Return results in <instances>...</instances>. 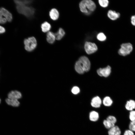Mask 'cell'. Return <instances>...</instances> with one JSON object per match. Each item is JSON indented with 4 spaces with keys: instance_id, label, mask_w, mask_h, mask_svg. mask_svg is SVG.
<instances>
[{
    "instance_id": "cell-1",
    "label": "cell",
    "mask_w": 135,
    "mask_h": 135,
    "mask_svg": "<svg viewBox=\"0 0 135 135\" xmlns=\"http://www.w3.org/2000/svg\"><path fill=\"white\" fill-rule=\"evenodd\" d=\"M17 12L28 18H33L35 13V9L28 5L32 2L31 0H14Z\"/></svg>"
},
{
    "instance_id": "cell-2",
    "label": "cell",
    "mask_w": 135,
    "mask_h": 135,
    "mask_svg": "<svg viewBox=\"0 0 135 135\" xmlns=\"http://www.w3.org/2000/svg\"><path fill=\"white\" fill-rule=\"evenodd\" d=\"M79 6L80 11L86 15L90 14L96 8L95 4L91 0H82L80 3Z\"/></svg>"
},
{
    "instance_id": "cell-3",
    "label": "cell",
    "mask_w": 135,
    "mask_h": 135,
    "mask_svg": "<svg viewBox=\"0 0 135 135\" xmlns=\"http://www.w3.org/2000/svg\"><path fill=\"white\" fill-rule=\"evenodd\" d=\"M24 48L27 51H32L36 48L37 45L36 38L32 36L25 39L24 40Z\"/></svg>"
},
{
    "instance_id": "cell-4",
    "label": "cell",
    "mask_w": 135,
    "mask_h": 135,
    "mask_svg": "<svg viewBox=\"0 0 135 135\" xmlns=\"http://www.w3.org/2000/svg\"><path fill=\"white\" fill-rule=\"evenodd\" d=\"M132 50V46L131 43L129 42L123 43L121 45L118 53L120 56H126L129 54Z\"/></svg>"
},
{
    "instance_id": "cell-5",
    "label": "cell",
    "mask_w": 135,
    "mask_h": 135,
    "mask_svg": "<svg viewBox=\"0 0 135 135\" xmlns=\"http://www.w3.org/2000/svg\"><path fill=\"white\" fill-rule=\"evenodd\" d=\"M84 47L86 52L88 54L93 53L98 50L97 46L96 44L90 42H86Z\"/></svg>"
},
{
    "instance_id": "cell-6",
    "label": "cell",
    "mask_w": 135,
    "mask_h": 135,
    "mask_svg": "<svg viewBox=\"0 0 135 135\" xmlns=\"http://www.w3.org/2000/svg\"><path fill=\"white\" fill-rule=\"evenodd\" d=\"M78 60L81 63L85 72H87L89 70L90 64L88 58L85 56H82L79 58Z\"/></svg>"
},
{
    "instance_id": "cell-7",
    "label": "cell",
    "mask_w": 135,
    "mask_h": 135,
    "mask_svg": "<svg viewBox=\"0 0 135 135\" xmlns=\"http://www.w3.org/2000/svg\"><path fill=\"white\" fill-rule=\"evenodd\" d=\"M97 73L100 76L106 77L109 76L111 72V68L110 66L103 68H100L97 70Z\"/></svg>"
},
{
    "instance_id": "cell-8",
    "label": "cell",
    "mask_w": 135,
    "mask_h": 135,
    "mask_svg": "<svg viewBox=\"0 0 135 135\" xmlns=\"http://www.w3.org/2000/svg\"><path fill=\"white\" fill-rule=\"evenodd\" d=\"M108 135H121L122 132L119 127L115 125L108 130Z\"/></svg>"
},
{
    "instance_id": "cell-9",
    "label": "cell",
    "mask_w": 135,
    "mask_h": 135,
    "mask_svg": "<svg viewBox=\"0 0 135 135\" xmlns=\"http://www.w3.org/2000/svg\"><path fill=\"white\" fill-rule=\"evenodd\" d=\"M8 98L17 100L21 98L22 97L21 93L16 90L11 91L8 93Z\"/></svg>"
},
{
    "instance_id": "cell-10",
    "label": "cell",
    "mask_w": 135,
    "mask_h": 135,
    "mask_svg": "<svg viewBox=\"0 0 135 135\" xmlns=\"http://www.w3.org/2000/svg\"><path fill=\"white\" fill-rule=\"evenodd\" d=\"M102 102L100 98L98 96H96L93 98L92 99L91 105L94 108H99Z\"/></svg>"
},
{
    "instance_id": "cell-11",
    "label": "cell",
    "mask_w": 135,
    "mask_h": 135,
    "mask_svg": "<svg viewBox=\"0 0 135 135\" xmlns=\"http://www.w3.org/2000/svg\"><path fill=\"white\" fill-rule=\"evenodd\" d=\"M107 16L110 19L112 20H115L119 18L120 14L118 12H116L115 11L110 10L108 12Z\"/></svg>"
},
{
    "instance_id": "cell-12",
    "label": "cell",
    "mask_w": 135,
    "mask_h": 135,
    "mask_svg": "<svg viewBox=\"0 0 135 135\" xmlns=\"http://www.w3.org/2000/svg\"><path fill=\"white\" fill-rule=\"evenodd\" d=\"M0 8L7 21L9 22H11L12 19V14L4 7H1Z\"/></svg>"
},
{
    "instance_id": "cell-13",
    "label": "cell",
    "mask_w": 135,
    "mask_h": 135,
    "mask_svg": "<svg viewBox=\"0 0 135 135\" xmlns=\"http://www.w3.org/2000/svg\"><path fill=\"white\" fill-rule=\"evenodd\" d=\"M126 109L128 111H130L135 109V101L132 100L127 101L125 105Z\"/></svg>"
},
{
    "instance_id": "cell-14",
    "label": "cell",
    "mask_w": 135,
    "mask_h": 135,
    "mask_svg": "<svg viewBox=\"0 0 135 135\" xmlns=\"http://www.w3.org/2000/svg\"><path fill=\"white\" fill-rule=\"evenodd\" d=\"M49 14L50 18L54 20H58L59 16L58 11L55 8H52L50 10L49 12Z\"/></svg>"
},
{
    "instance_id": "cell-15",
    "label": "cell",
    "mask_w": 135,
    "mask_h": 135,
    "mask_svg": "<svg viewBox=\"0 0 135 135\" xmlns=\"http://www.w3.org/2000/svg\"><path fill=\"white\" fill-rule=\"evenodd\" d=\"M47 42L50 44H53L55 42L56 37L54 33L49 31L48 32L46 35Z\"/></svg>"
},
{
    "instance_id": "cell-16",
    "label": "cell",
    "mask_w": 135,
    "mask_h": 135,
    "mask_svg": "<svg viewBox=\"0 0 135 135\" xmlns=\"http://www.w3.org/2000/svg\"><path fill=\"white\" fill-rule=\"evenodd\" d=\"M99 114L98 113L95 111L90 112L89 114V118L92 122H95L97 121L99 118Z\"/></svg>"
},
{
    "instance_id": "cell-17",
    "label": "cell",
    "mask_w": 135,
    "mask_h": 135,
    "mask_svg": "<svg viewBox=\"0 0 135 135\" xmlns=\"http://www.w3.org/2000/svg\"><path fill=\"white\" fill-rule=\"evenodd\" d=\"M5 101L8 105L14 107L18 106L20 104V102L17 100L8 98L6 99Z\"/></svg>"
},
{
    "instance_id": "cell-18",
    "label": "cell",
    "mask_w": 135,
    "mask_h": 135,
    "mask_svg": "<svg viewBox=\"0 0 135 135\" xmlns=\"http://www.w3.org/2000/svg\"><path fill=\"white\" fill-rule=\"evenodd\" d=\"M56 39L58 40H60L64 36L65 33L64 30L62 28H60L58 32L54 33Z\"/></svg>"
},
{
    "instance_id": "cell-19",
    "label": "cell",
    "mask_w": 135,
    "mask_h": 135,
    "mask_svg": "<svg viewBox=\"0 0 135 135\" xmlns=\"http://www.w3.org/2000/svg\"><path fill=\"white\" fill-rule=\"evenodd\" d=\"M75 69L76 71L80 74H82L85 72L81 63L78 60L76 63Z\"/></svg>"
},
{
    "instance_id": "cell-20",
    "label": "cell",
    "mask_w": 135,
    "mask_h": 135,
    "mask_svg": "<svg viewBox=\"0 0 135 135\" xmlns=\"http://www.w3.org/2000/svg\"><path fill=\"white\" fill-rule=\"evenodd\" d=\"M42 30L44 32H48L51 28V26L50 24L47 22L42 23L41 26Z\"/></svg>"
},
{
    "instance_id": "cell-21",
    "label": "cell",
    "mask_w": 135,
    "mask_h": 135,
    "mask_svg": "<svg viewBox=\"0 0 135 135\" xmlns=\"http://www.w3.org/2000/svg\"><path fill=\"white\" fill-rule=\"evenodd\" d=\"M103 103L105 106L109 107L112 105L113 101L110 97L107 96L103 99Z\"/></svg>"
},
{
    "instance_id": "cell-22",
    "label": "cell",
    "mask_w": 135,
    "mask_h": 135,
    "mask_svg": "<svg viewBox=\"0 0 135 135\" xmlns=\"http://www.w3.org/2000/svg\"><path fill=\"white\" fill-rule=\"evenodd\" d=\"M106 120L110 123L113 126L115 125L117 122L116 118L114 116L109 115L106 118Z\"/></svg>"
},
{
    "instance_id": "cell-23",
    "label": "cell",
    "mask_w": 135,
    "mask_h": 135,
    "mask_svg": "<svg viewBox=\"0 0 135 135\" xmlns=\"http://www.w3.org/2000/svg\"><path fill=\"white\" fill-rule=\"evenodd\" d=\"M97 38L100 41H104L106 39V37L104 34L102 32H100L97 35Z\"/></svg>"
},
{
    "instance_id": "cell-24",
    "label": "cell",
    "mask_w": 135,
    "mask_h": 135,
    "mask_svg": "<svg viewBox=\"0 0 135 135\" xmlns=\"http://www.w3.org/2000/svg\"><path fill=\"white\" fill-rule=\"evenodd\" d=\"M98 2L100 6L103 8L107 7L109 4V1L108 0H99Z\"/></svg>"
},
{
    "instance_id": "cell-25",
    "label": "cell",
    "mask_w": 135,
    "mask_h": 135,
    "mask_svg": "<svg viewBox=\"0 0 135 135\" xmlns=\"http://www.w3.org/2000/svg\"><path fill=\"white\" fill-rule=\"evenodd\" d=\"M7 21L6 19L2 14L0 8V24H5Z\"/></svg>"
},
{
    "instance_id": "cell-26",
    "label": "cell",
    "mask_w": 135,
    "mask_h": 135,
    "mask_svg": "<svg viewBox=\"0 0 135 135\" xmlns=\"http://www.w3.org/2000/svg\"><path fill=\"white\" fill-rule=\"evenodd\" d=\"M129 118L130 122L135 120V110H133L130 111Z\"/></svg>"
},
{
    "instance_id": "cell-27",
    "label": "cell",
    "mask_w": 135,
    "mask_h": 135,
    "mask_svg": "<svg viewBox=\"0 0 135 135\" xmlns=\"http://www.w3.org/2000/svg\"><path fill=\"white\" fill-rule=\"evenodd\" d=\"M103 124L105 127L106 129L109 130L114 126L106 119L104 120L103 121Z\"/></svg>"
},
{
    "instance_id": "cell-28",
    "label": "cell",
    "mask_w": 135,
    "mask_h": 135,
    "mask_svg": "<svg viewBox=\"0 0 135 135\" xmlns=\"http://www.w3.org/2000/svg\"><path fill=\"white\" fill-rule=\"evenodd\" d=\"M129 129L135 132V120L130 122L128 126Z\"/></svg>"
},
{
    "instance_id": "cell-29",
    "label": "cell",
    "mask_w": 135,
    "mask_h": 135,
    "mask_svg": "<svg viewBox=\"0 0 135 135\" xmlns=\"http://www.w3.org/2000/svg\"><path fill=\"white\" fill-rule=\"evenodd\" d=\"M123 135H134V133L128 129L124 131Z\"/></svg>"
},
{
    "instance_id": "cell-30",
    "label": "cell",
    "mask_w": 135,
    "mask_h": 135,
    "mask_svg": "<svg viewBox=\"0 0 135 135\" xmlns=\"http://www.w3.org/2000/svg\"><path fill=\"white\" fill-rule=\"evenodd\" d=\"M80 91L79 88L76 86L73 87L72 90V92L74 94H76L79 93Z\"/></svg>"
},
{
    "instance_id": "cell-31",
    "label": "cell",
    "mask_w": 135,
    "mask_h": 135,
    "mask_svg": "<svg viewBox=\"0 0 135 135\" xmlns=\"http://www.w3.org/2000/svg\"><path fill=\"white\" fill-rule=\"evenodd\" d=\"M131 22L132 24L135 26V15H133L131 17Z\"/></svg>"
},
{
    "instance_id": "cell-32",
    "label": "cell",
    "mask_w": 135,
    "mask_h": 135,
    "mask_svg": "<svg viewBox=\"0 0 135 135\" xmlns=\"http://www.w3.org/2000/svg\"><path fill=\"white\" fill-rule=\"evenodd\" d=\"M6 32V30L3 27L0 26V34L4 33Z\"/></svg>"
},
{
    "instance_id": "cell-33",
    "label": "cell",
    "mask_w": 135,
    "mask_h": 135,
    "mask_svg": "<svg viewBox=\"0 0 135 135\" xmlns=\"http://www.w3.org/2000/svg\"><path fill=\"white\" fill-rule=\"evenodd\" d=\"M1 99H0V102H1Z\"/></svg>"
}]
</instances>
